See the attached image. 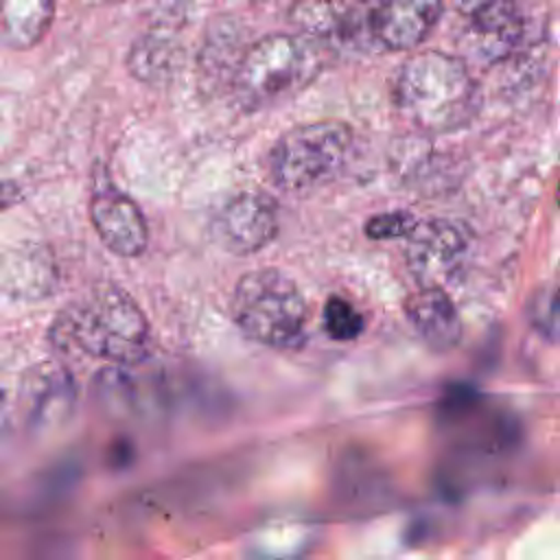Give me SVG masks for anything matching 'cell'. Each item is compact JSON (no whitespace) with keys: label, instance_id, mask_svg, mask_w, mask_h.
Instances as JSON below:
<instances>
[{"label":"cell","instance_id":"obj_19","mask_svg":"<svg viewBox=\"0 0 560 560\" xmlns=\"http://www.w3.org/2000/svg\"><path fill=\"white\" fill-rule=\"evenodd\" d=\"M24 197V190L18 182L13 179H0V212L9 210Z\"/></svg>","mask_w":560,"mask_h":560},{"label":"cell","instance_id":"obj_18","mask_svg":"<svg viewBox=\"0 0 560 560\" xmlns=\"http://www.w3.org/2000/svg\"><path fill=\"white\" fill-rule=\"evenodd\" d=\"M44 389L37 394L35 402V416L39 420H48L52 411H59L68 402V392H70V381H63V376L52 374L44 378Z\"/></svg>","mask_w":560,"mask_h":560},{"label":"cell","instance_id":"obj_11","mask_svg":"<svg viewBox=\"0 0 560 560\" xmlns=\"http://www.w3.org/2000/svg\"><path fill=\"white\" fill-rule=\"evenodd\" d=\"M455 9L468 20L475 50L486 59L503 57L525 31L518 0H453Z\"/></svg>","mask_w":560,"mask_h":560},{"label":"cell","instance_id":"obj_9","mask_svg":"<svg viewBox=\"0 0 560 560\" xmlns=\"http://www.w3.org/2000/svg\"><path fill=\"white\" fill-rule=\"evenodd\" d=\"M440 15L442 0H378L370 18L372 39L387 50H411L431 35Z\"/></svg>","mask_w":560,"mask_h":560},{"label":"cell","instance_id":"obj_3","mask_svg":"<svg viewBox=\"0 0 560 560\" xmlns=\"http://www.w3.org/2000/svg\"><path fill=\"white\" fill-rule=\"evenodd\" d=\"M324 57L306 35L271 33L256 39L236 61L232 88L245 109L278 105L302 92L322 70Z\"/></svg>","mask_w":560,"mask_h":560},{"label":"cell","instance_id":"obj_7","mask_svg":"<svg viewBox=\"0 0 560 560\" xmlns=\"http://www.w3.org/2000/svg\"><path fill=\"white\" fill-rule=\"evenodd\" d=\"M370 0H293L289 22L311 39L335 44H357L361 37L372 39ZM374 42V39H372Z\"/></svg>","mask_w":560,"mask_h":560},{"label":"cell","instance_id":"obj_13","mask_svg":"<svg viewBox=\"0 0 560 560\" xmlns=\"http://www.w3.org/2000/svg\"><path fill=\"white\" fill-rule=\"evenodd\" d=\"M405 313L418 337L433 350H451L462 339L459 313L438 284H422L405 302Z\"/></svg>","mask_w":560,"mask_h":560},{"label":"cell","instance_id":"obj_21","mask_svg":"<svg viewBox=\"0 0 560 560\" xmlns=\"http://www.w3.org/2000/svg\"><path fill=\"white\" fill-rule=\"evenodd\" d=\"M2 400H4V392L0 389V405H2Z\"/></svg>","mask_w":560,"mask_h":560},{"label":"cell","instance_id":"obj_8","mask_svg":"<svg viewBox=\"0 0 560 560\" xmlns=\"http://www.w3.org/2000/svg\"><path fill=\"white\" fill-rule=\"evenodd\" d=\"M90 219L98 238L109 252L122 258H133L147 249V221L138 203L116 186H98L92 192Z\"/></svg>","mask_w":560,"mask_h":560},{"label":"cell","instance_id":"obj_15","mask_svg":"<svg viewBox=\"0 0 560 560\" xmlns=\"http://www.w3.org/2000/svg\"><path fill=\"white\" fill-rule=\"evenodd\" d=\"M179 46L164 31H147L129 48V72L144 83H164L177 68Z\"/></svg>","mask_w":560,"mask_h":560},{"label":"cell","instance_id":"obj_6","mask_svg":"<svg viewBox=\"0 0 560 560\" xmlns=\"http://www.w3.org/2000/svg\"><path fill=\"white\" fill-rule=\"evenodd\" d=\"M214 241L230 254L249 256L265 249L278 234V203L262 190L234 195L212 221Z\"/></svg>","mask_w":560,"mask_h":560},{"label":"cell","instance_id":"obj_2","mask_svg":"<svg viewBox=\"0 0 560 560\" xmlns=\"http://www.w3.org/2000/svg\"><path fill=\"white\" fill-rule=\"evenodd\" d=\"M396 105L402 116L431 133L464 127L479 103V92L468 66L442 50L411 55L396 79Z\"/></svg>","mask_w":560,"mask_h":560},{"label":"cell","instance_id":"obj_1","mask_svg":"<svg viewBox=\"0 0 560 560\" xmlns=\"http://www.w3.org/2000/svg\"><path fill=\"white\" fill-rule=\"evenodd\" d=\"M50 337L74 343L83 354L133 365L147 359L151 328L136 300L114 284H98L59 313Z\"/></svg>","mask_w":560,"mask_h":560},{"label":"cell","instance_id":"obj_16","mask_svg":"<svg viewBox=\"0 0 560 560\" xmlns=\"http://www.w3.org/2000/svg\"><path fill=\"white\" fill-rule=\"evenodd\" d=\"M324 328L332 339L350 341L361 335L363 317L348 300L332 295L324 306Z\"/></svg>","mask_w":560,"mask_h":560},{"label":"cell","instance_id":"obj_14","mask_svg":"<svg viewBox=\"0 0 560 560\" xmlns=\"http://www.w3.org/2000/svg\"><path fill=\"white\" fill-rule=\"evenodd\" d=\"M55 18V0H0V46L28 50L44 39Z\"/></svg>","mask_w":560,"mask_h":560},{"label":"cell","instance_id":"obj_5","mask_svg":"<svg viewBox=\"0 0 560 560\" xmlns=\"http://www.w3.org/2000/svg\"><path fill=\"white\" fill-rule=\"evenodd\" d=\"M350 149L352 129L341 120L298 125L271 147L267 158L269 177L289 192L319 188L341 173Z\"/></svg>","mask_w":560,"mask_h":560},{"label":"cell","instance_id":"obj_17","mask_svg":"<svg viewBox=\"0 0 560 560\" xmlns=\"http://www.w3.org/2000/svg\"><path fill=\"white\" fill-rule=\"evenodd\" d=\"M416 219L413 214L405 212V210H394V212H383L372 217L365 223V234L370 238H398V236H409L411 230L416 228Z\"/></svg>","mask_w":560,"mask_h":560},{"label":"cell","instance_id":"obj_22","mask_svg":"<svg viewBox=\"0 0 560 560\" xmlns=\"http://www.w3.org/2000/svg\"><path fill=\"white\" fill-rule=\"evenodd\" d=\"M558 199H560V186H558Z\"/></svg>","mask_w":560,"mask_h":560},{"label":"cell","instance_id":"obj_20","mask_svg":"<svg viewBox=\"0 0 560 560\" xmlns=\"http://www.w3.org/2000/svg\"><path fill=\"white\" fill-rule=\"evenodd\" d=\"M547 330L549 335H553L556 339H560V291L549 308V319H547Z\"/></svg>","mask_w":560,"mask_h":560},{"label":"cell","instance_id":"obj_10","mask_svg":"<svg viewBox=\"0 0 560 560\" xmlns=\"http://www.w3.org/2000/svg\"><path fill=\"white\" fill-rule=\"evenodd\" d=\"M59 284V267L48 245L18 243L0 254V291L15 300H44Z\"/></svg>","mask_w":560,"mask_h":560},{"label":"cell","instance_id":"obj_12","mask_svg":"<svg viewBox=\"0 0 560 560\" xmlns=\"http://www.w3.org/2000/svg\"><path fill=\"white\" fill-rule=\"evenodd\" d=\"M466 252L464 230L448 221L418 223L409 234L407 260L424 284L442 287Z\"/></svg>","mask_w":560,"mask_h":560},{"label":"cell","instance_id":"obj_4","mask_svg":"<svg viewBox=\"0 0 560 560\" xmlns=\"http://www.w3.org/2000/svg\"><path fill=\"white\" fill-rule=\"evenodd\" d=\"M230 313L241 332L278 350L300 348L306 339L308 308L298 284L280 269H254L238 278Z\"/></svg>","mask_w":560,"mask_h":560}]
</instances>
